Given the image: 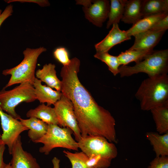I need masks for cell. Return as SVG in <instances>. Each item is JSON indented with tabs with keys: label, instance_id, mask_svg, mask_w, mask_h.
<instances>
[{
	"label": "cell",
	"instance_id": "cell-1",
	"mask_svg": "<svg viewBox=\"0 0 168 168\" xmlns=\"http://www.w3.org/2000/svg\"><path fill=\"white\" fill-rule=\"evenodd\" d=\"M80 65L76 57L62 68V94L72 102L82 137L100 136L109 141L116 136L115 121L110 112L99 105L78 77Z\"/></svg>",
	"mask_w": 168,
	"mask_h": 168
},
{
	"label": "cell",
	"instance_id": "cell-2",
	"mask_svg": "<svg viewBox=\"0 0 168 168\" xmlns=\"http://www.w3.org/2000/svg\"><path fill=\"white\" fill-rule=\"evenodd\" d=\"M135 96L143 110L168 104V75L144 79Z\"/></svg>",
	"mask_w": 168,
	"mask_h": 168
},
{
	"label": "cell",
	"instance_id": "cell-3",
	"mask_svg": "<svg viewBox=\"0 0 168 168\" xmlns=\"http://www.w3.org/2000/svg\"><path fill=\"white\" fill-rule=\"evenodd\" d=\"M119 70L121 77L141 72L147 74L149 78L167 75L168 49L153 50L134 66L122 65L119 67Z\"/></svg>",
	"mask_w": 168,
	"mask_h": 168
},
{
	"label": "cell",
	"instance_id": "cell-4",
	"mask_svg": "<svg viewBox=\"0 0 168 168\" xmlns=\"http://www.w3.org/2000/svg\"><path fill=\"white\" fill-rule=\"evenodd\" d=\"M46 48L40 47L36 49L27 48L23 51L24 58L17 65L3 71L4 75H11L7 83L4 87L6 88L12 85L28 82L33 85L35 77V69L38 58Z\"/></svg>",
	"mask_w": 168,
	"mask_h": 168
},
{
	"label": "cell",
	"instance_id": "cell-5",
	"mask_svg": "<svg viewBox=\"0 0 168 168\" xmlns=\"http://www.w3.org/2000/svg\"><path fill=\"white\" fill-rule=\"evenodd\" d=\"M73 132L68 127L62 128L57 125L48 124L46 133L35 143H41L44 145L39 148L40 152L48 155L56 147H62L78 151V142L72 136Z\"/></svg>",
	"mask_w": 168,
	"mask_h": 168
},
{
	"label": "cell",
	"instance_id": "cell-6",
	"mask_svg": "<svg viewBox=\"0 0 168 168\" xmlns=\"http://www.w3.org/2000/svg\"><path fill=\"white\" fill-rule=\"evenodd\" d=\"M36 100L33 85L28 82L20 84L10 90L3 88L0 91V106L14 118L19 120L21 116L16 112V107L22 102L30 103Z\"/></svg>",
	"mask_w": 168,
	"mask_h": 168
},
{
	"label": "cell",
	"instance_id": "cell-7",
	"mask_svg": "<svg viewBox=\"0 0 168 168\" xmlns=\"http://www.w3.org/2000/svg\"><path fill=\"white\" fill-rule=\"evenodd\" d=\"M77 142L79 148L87 156L100 155L111 160L117 156L118 151L114 144L103 137L87 135L81 137Z\"/></svg>",
	"mask_w": 168,
	"mask_h": 168
},
{
	"label": "cell",
	"instance_id": "cell-8",
	"mask_svg": "<svg viewBox=\"0 0 168 168\" xmlns=\"http://www.w3.org/2000/svg\"><path fill=\"white\" fill-rule=\"evenodd\" d=\"M54 105L58 125L71 129L75 140L78 142L82 137L72 102L62 94L60 99Z\"/></svg>",
	"mask_w": 168,
	"mask_h": 168
},
{
	"label": "cell",
	"instance_id": "cell-9",
	"mask_svg": "<svg viewBox=\"0 0 168 168\" xmlns=\"http://www.w3.org/2000/svg\"><path fill=\"white\" fill-rule=\"evenodd\" d=\"M76 4L83 6L86 18L96 26L101 27L108 18L110 4L108 0H77Z\"/></svg>",
	"mask_w": 168,
	"mask_h": 168
},
{
	"label": "cell",
	"instance_id": "cell-10",
	"mask_svg": "<svg viewBox=\"0 0 168 168\" xmlns=\"http://www.w3.org/2000/svg\"><path fill=\"white\" fill-rule=\"evenodd\" d=\"M0 118L3 131L2 139L4 144L8 147L11 154L14 143L23 132L28 130L20 121L5 113L0 106Z\"/></svg>",
	"mask_w": 168,
	"mask_h": 168
},
{
	"label": "cell",
	"instance_id": "cell-11",
	"mask_svg": "<svg viewBox=\"0 0 168 168\" xmlns=\"http://www.w3.org/2000/svg\"><path fill=\"white\" fill-rule=\"evenodd\" d=\"M11 154V168H40L36 159L23 150L20 135L14 143Z\"/></svg>",
	"mask_w": 168,
	"mask_h": 168
},
{
	"label": "cell",
	"instance_id": "cell-12",
	"mask_svg": "<svg viewBox=\"0 0 168 168\" xmlns=\"http://www.w3.org/2000/svg\"><path fill=\"white\" fill-rule=\"evenodd\" d=\"M165 31L149 30L137 34L134 36L135 38L134 44L129 49L152 51L153 48L158 43Z\"/></svg>",
	"mask_w": 168,
	"mask_h": 168
},
{
	"label": "cell",
	"instance_id": "cell-13",
	"mask_svg": "<svg viewBox=\"0 0 168 168\" xmlns=\"http://www.w3.org/2000/svg\"><path fill=\"white\" fill-rule=\"evenodd\" d=\"M131 39L126 31L120 30L118 24H114L106 36L95 45V48L97 53L108 52L114 45Z\"/></svg>",
	"mask_w": 168,
	"mask_h": 168
},
{
	"label": "cell",
	"instance_id": "cell-14",
	"mask_svg": "<svg viewBox=\"0 0 168 168\" xmlns=\"http://www.w3.org/2000/svg\"><path fill=\"white\" fill-rule=\"evenodd\" d=\"M41 82L36 77L33 84L36 100L42 104L46 103L48 106L54 105L60 99L62 95V92L54 90L48 86L42 85Z\"/></svg>",
	"mask_w": 168,
	"mask_h": 168
},
{
	"label": "cell",
	"instance_id": "cell-15",
	"mask_svg": "<svg viewBox=\"0 0 168 168\" xmlns=\"http://www.w3.org/2000/svg\"><path fill=\"white\" fill-rule=\"evenodd\" d=\"M55 65L49 63L44 65L42 69L37 70L35 73L36 78L45 82L47 86L61 91V82L56 75Z\"/></svg>",
	"mask_w": 168,
	"mask_h": 168
},
{
	"label": "cell",
	"instance_id": "cell-16",
	"mask_svg": "<svg viewBox=\"0 0 168 168\" xmlns=\"http://www.w3.org/2000/svg\"><path fill=\"white\" fill-rule=\"evenodd\" d=\"M19 120L29 129L28 136L34 142L42 138L47 131L48 124L36 118L30 117L28 119L21 118Z\"/></svg>",
	"mask_w": 168,
	"mask_h": 168
},
{
	"label": "cell",
	"instance_id": "cell-17",
	"mask_svg": "<svg viewBox=\"0 0 168 168\" xmlns=\"http://www.w3.org/2000/svg\"><path fill=\"white\" fill-rule=\"evenodd\" d=\"M27 117H35L48 124L58 125V121L54 108L42 103L34 109H31L26 114Z\"/></svg>",
	"mask_w": 168,
	"mask_h": 168
},
{
	"label": "cell",
	"instance_id": "cell-18",
	"mask_svg": "<svg viewBox=\"0 0 168 168\" xmlns=\"http://www.w3.org/2000/svg\"><path fill=\"white\" fill-rule=\"evenodd\" d=\"M168 15V13H160L142 18L126 30L128 35L131 37L140 33L150 29L156 23Z\"/></svg>",
	"mask_w": 168,
	"mask_h": 168
},
{
	"label": "cell",
	"instance_id": "cell-19",
	"mask_svg": "<svg viewBox=\"0 0 168 168\" xmlns=\"http://www.w3.org/2000/svg\"><path fill=\"white\" fill-rule=\"evenodd\" d=\"M146 137L153 146L156 157L168 156V133L161 134L149 132L147 133Z\"/></svg>",
	"mask_w": 168,
	"mask_h": 168
},
{
	"label": "cell",
	"instance_id": "cell-20",
	"mask_svg": "<svg viewBox=\"0 0 168 168\" xmlns=\"http://www.w3.org/2000/svg\"><path fill=\"white\" fill-rule=\"evenodd\" d=\"M142 0H126L121 21L133 25L142 19Z\"/></svg>",
	"mask_w": 168,
	"mask_h": 168
},
{
	"label": "cell",
	"instance_id": "cell-21",
	"mask_svg": "<svg viewBox=\"0 0 168 168\" xmlns=\"http://www.w3.org/2000/svg\"><path fill=\"white\" fill-rule=\"evenodd\" d=\"M142 17L160 13H168V0H142Z\"/></svg>",
	"mask_w": 168,
	"mask_h": 168
},
{
	"label": "cell",
	"instance_id": "cell-22",
	"mask_svg": "<svg viewBox=\"0 0 168 168\" xmlns=\"http://www.w3.org/2000/svg\"><path fill=\"white\" fill-rule=\"evenodd\" d=\"M150 111L158 133L161 134L168 133V104L155 108Z\"/></svg>",
	"mask_w": 168,
	"mask_h": 168
},
{
	"label": "cell",
	"instance_id": "cell-23",
	"mask_svg": "<svg viewBox=\"0 0 168 168\" xmlns=\"http://www.w3.org/2000/svg\"><path fill=\"white\" fill-rule=\"evenodd\" d=\"M126 0H111L106 28L108 29L113 24H118L123 16Z\"/></svg>",
	"mask_w": 168,
	"mask_h": 168
},
{
	"label": "cell",
	"instance_id": "cell-24",
	"mask_svg": "<svg viewBox=\"0 0 168 168\" xmlns=\"http://www.w3.org/2000/svg\"><path fill=\"white\" fill-rule=\"evenodd\" d=\"M153 51H140L128 49L124 52H122L117 56L119 63L120 65H126L133 62L138 63Z\"/></svg>",
	"mask_w": 168,
	"mask_h": 168
},
{
	"label": "cell",
	"instance_id": "cell-25",
	"mask_svg": "<svg viewBox=\"0 0 168 168\" xmlns=\"http://www.w3.org/2000/svg\"><path fill=\"white\" fill-rule=\"evenodd\" d=\"M94 57L105 63L108 66V69L113 74L116 76L119 72V63L117 56L111 55L108 52L97 53Z\"/></svg>",
	"mask_w": 168,
	"mask_h": 168
},
{
	"label": "cell",
	"instance_id": "cell-26",
	"mask_svg": "<svg viewBox=\"0 0 168 168\" xmlns=\"http://www.w3.org/2000/svg\"><path fill=\"white\" fill-rule=\"evenodd\" d=\"M63 152L70 161L72 168H89L86 162V155L83 152L73 153L64 150Z\"/></svg>",
	"mask_w": 168,
	"mask_h": 168
},
{
	"label": "cell",
	"instance_id": "cell-27",
	"mask_svg": "<svg viewBox=\"0 0 168 168\" xmlns=\"http://www.w3.org/2000/svg\"><path fill=\"white\" fill-rule=\"evenodd\" d=\"M111 160L100 155H86V162L89 168H107L110 166Z\"/></svg>",
	"mask_w": 168,
	"mask_h": 168
},
{
	"label": "cell",
	"instance_id": "cell-28",
	"mask_svg": "<svg viewBox=\"0 0 168 168\" xmlns=\"http://www.w3.org/2000/svg\"><path fill=\"white\" fill-rule=\"evenodd\" d=\"M54 58L63 66H66L70 63L68 52L64 47H59L56 49L54 52Z\"/></svg>",
	"mask_w": 168,
	"mask_h": 168
},
{
	"label": "cell",
	"instance_id": "cell-29",
	"mask_svg": "<svg viewBox=\"0 0 168 168\" xmlns=\"http://www.w3.org/2000/svg\"><path fill=\"white\" fill-rule=\"evenodd\" d=\"M149 168H168V156L156 157L150 163Z\"/></svg>",
	"mask_w": 168,
	"mask_h": 168
},
{
	"label": "cell",
	"instance_id": "cell-30",
	"mask_svg": "<svg viewBox=\"0 0 168 168\" xmlns=\"http://www.w3.org/2000/svg\"><path fill=\"white\" fill-rule=\"evenodd\" d=\"M168 29V15L158 21L150 30L166 31Z\"/></svg>",
	"mask_w": 168,
	"mask_h": 168
},
{
	"label": "cell",
	"instance_id": "cell-31",
	"mask_svg": "<svg viewBox=\"0 0 168 168\" xmlns=\"http://www.w3.org/2000/svg\"><path fill=\"white\" fill-rule=\"evenodd\" d=\"M13 12V6L11 4L7 6L3 12L0 9V27L3 22L12 15Z\"/></svg>",
	"mask_w": 168,
	"mask_h": 168
},
{
	"label": "cell",
	"instance_id": "cell-32",
	"mask_svg": "<svg viewBox=\"0 0 168 168\" xmlns=\"http://www.w3.org/2000/svg\"><path fill=\"white\" fill-rule=\"evenodd\" d=\"M5 145L2 144L0 146V168H4L6 164L3 161V155L5 150Z\"/></svg>",
	"mask_w": 168,
	"mask_h": 168
},
{
	"label": "cell",
	"instance_id": "cell-33",
	"mask_svg": "<svg viewBox=\"0 0 168 168\" xmlns=\"http://www.w3.org/2000/svg\"><path fill=\"white\" fill-rule=\"evenodd\" d=\"M53 165V168H60V160L56 157H54L52 160Z\"/></svg>",
	"mask_w": 168,
	"mask_h": 168
},
{
	"label": "cell",
	"instance_id": "cell-34",
	"mask_svg": "<svg viewBox=\"0 0 168 168\" xmlns=\"http://www.w3.org/2000/svg\"><path fill=\"white\" fill-rule=\"evenodd\" d=\"M4 168H11V165L10 163H9L8 164H6V165Z\"/></svg>",
	"mask_w": 168,
	"mask_h": 168
},
{
	"label": "cell",
	"instance_id": "cell-35",
	"mask_svg": "<svg viewBox=\"0 0 168 168\" xmlns=\"http://www.w3.org/2000/svg\"><path fill=\"white\" fill-rule=\"evenodd\" d=\"M3 144H4L2 139V135L0 133V146Z\"/></svg>",
	"mask_w": 168,
	"mask_h": 168
}]
</instances>
